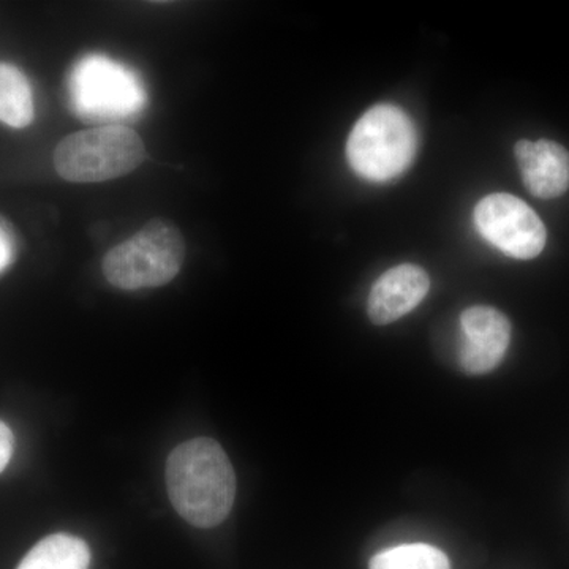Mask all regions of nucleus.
Masks as SVG:
<instances>
[{"instance_id": "f257e3e1", "label": "nucleus", "mask_w": 569, "mask_h": 569, "mask_svg": "<svg viewBox=\"0 0 569 569\" xmlns=\"http://www.w3.org/2000/svg\"><path fill=\"white\" fill-rule=\"evenodd\" d=\"M164 475L171 503L187 522L211 529L230 515L236 475L217 441L194 438L179 445L168 458Z\"/></svg>"}, {"instance_id": "f03ea898", "label": "nucleus", "mask_w": 569, "mask_h": 569, "mask_svg": "<svg viewBox=\"0 0 569 569\" xmlns=\"http://www.w3.org/2000/svg\"><path fill=\"white\" fill-rule=\"evenodd\" d=\"M418 134L406 111L377 104L356 122L347 141V159L356 174L385 182L402 174L413 162Z\"/></svg>"}, {"instance_id": "7ed1b4c3", "label": "nucleus", "mask_w": 569, "mask_h": 569, "mask_svg": "<svg viewBox=\"0 0 569 569\" xmlns=\"http://www.w3.org/2000/svg\"><path fill=\"white\" fill-rule=\"evenodd\" d=\"M183 260L186 241L181 230L170 220L157 219L107 253L103 274L119 290H144L171 282Z\"/></svg>"}, {"instance_id": "20e7f679", "label": "nucleus", "mask_w": 569, "mask_h": 569, "mask_svg": "<svg viewBox=\"0 0 569 569\" xmlns=\"http://www.w3.org/2000/svg\"><path fill=\"white\" fill-rule=\"evenodd\" d=\"M146 159L140 134L121 123L70 134L54 151V167L66 181L93 183L132 173Z\"/></svg>"}, {"instance_id": "39448f33", "label": "nucleus", "mask_w": 569, "mask_h": 569, "mask_svg": "<svg viewBox=\"0 0 569 569\" xmlns=\"http://www.w3.org/2000/svg\"><path fill=\"white\" fill-rule=\"evenodd\" d=\"M70 93L74 111L92 121L129 118L146 103L137 74L104 56H89L74 67Z\"/></svg>"}, {"instance_id": "423d86ee", "label": "nucleus", "mask_w": 569, "mask_h": 569, "mask_svg": "<svg viewBox=\"0 0 569 569\" xmlns=\"http://www.w3.org/2000/svg\"><path fill=\"white\" fill-rule=\"evenodd\" d=\"M473 217L486 241L518 260L538 257L548 241L538 213L515 194H488L475 208Z\"/></svg>"}, {"instance_id": "0eeeda50", "label": "nucleus", "mask_w": 569, "mask_h": 569, "mask_svg": "<svg viewBox=\"0 0 569 569\" xmlns=\"http://www.w3.org/2000/svg\"><path fill=\"white\" fill-rule=\"evenodd\" d=\"M462 347L459 365L471 376H482L496 369L507 355L511 340V323L500 310L475 306L460 316Z\"/></svg>"}, {"instance_id": "6e6552de", "label": "nucleus", "mask_w": 569, "mask_h": 569, "mask_svg": "<svg viewBox=\"0 0 569 569\" xmlns=\"http://www.w3.org/2000/svg\"><path fill=\"white\" fill-rule=\"evenodd\" d=\"M430 290V279L418 264H399L373 283L367 312L376 325L395 323L421 305Z\"/></svg>"}, {"instance_id": "1a4fd4ad", "label": "nucleus", "mask_w": 569, "mask_h": 569, "mask_svg": "<svg viewBox=\"0 0 569 569\" xmlns=\"http://www.w3.org/2000/svg\"><path fill=\"white\" fill-rule=\"evenodd\" d=\"M520 176L527 190L538 198H557L569 187V152L550 140H520L516 144Z\"/></svg>"}, {"instance_id": "9d476101", "label": "nucleus", "mask_w": 569, "mask_h": 569, "mask_svg": "<svg viewBox=\"0 0 569 569\" xmlns=\"http://www.w3.org/2000/svg\"><path fill=\"white\" fill-rule=\"evenodd\" d=\"M91 550L81 538L54 533L41 539L17 569H89Z\"/></svg>"}, {"instance_id": "9b49d317", "label": "nucleus", "mask_w": 569, "mask_h": 569, "mask_svg": "<svg viewBox=\"0 0 569 569\" xmlns=\"http://www.w3.org/2000/svg\"><path fill=\"white\" fill-rule=\"evenodd\" d=\"M31 86L17 67L0 62V122L24 129L33 119Z\"/></svg>"}, {"instance_id": "f8f14e48", "label": "nucleus", "mask_w": 569, "mask_h": 569, "mask_svg": "<svg viewBox=\"0 0 569 569\" xmlns=\"http://www.w3.org/2000/svg\"><path fill=\"white\" fill-rule=\"evenodd\" d=\"M369 569H451V565L440 549L415 542L378 552Z\"/></svg>"}, {"instance_id": "ddd939ff", "label": "nucleus", "mask_w": 569, "mask_h": 569, "mask_svg": "<svg viewBox=\"0 0 569 569\" xmlns=\"http://www.w3.org/2000/svg\"><path fill=\"white\" fill-rule=\"evenodd\" d=\"M14 437L6 422L0 421V473L6 470L13 456Z\"/></svg>"}, {"instance_id": "4468645a", "label": "nucleus", "mask_w": 569, "mask_h": 569, "mask_svg": "<svg viewBox=\"0 0 569 569\" xmlns=\"http://www.w3.org/2000/svg\"><path fill=\"white\" fill-rule=\"evenodd\" d=\"M11 253L13 249H11L10 236L0 227V272L10 264Z\"/></svg>"}]
</instances>
